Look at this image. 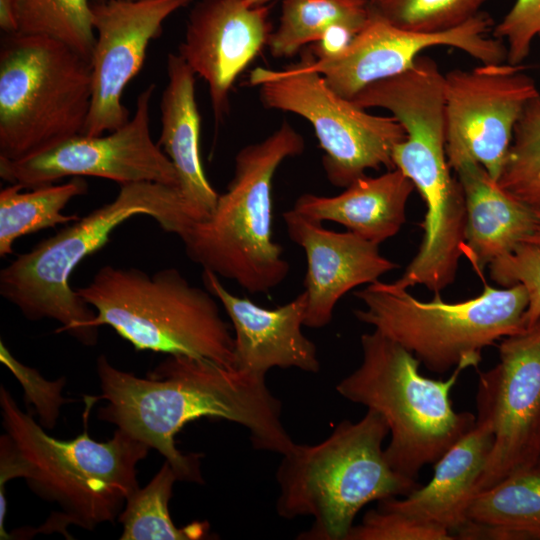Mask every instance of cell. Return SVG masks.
Segmentation results:
<instances>
[{"label": "cell", "mask_w": 540, "mask_h": 540, "mask_svg": "<svg viewBox=\"0 0 540 540\" xmlns=\"http://www.w3.org/2000/svg\"><path fill=\"white\" fill-rule=\"evenodd\" d=\"M24 189L17 184L0 191V256L13 254L14 242L27 234L58 224H70L80 217L65 215L62 211L74 197L87 192L82 177L68 182Z\"/></svg>", "instance_id": "obj_22"}, {"label": "cell", "mask_w": 540, "mask_h": 540, "mask_svg": "<svg viewBox=\"0 0 540 540\" xmlns=\"http://www.w3.org/2000/svg\"><path fill=\"white\" fill-rule=\"evenodd\" d=\"M176 481V472L165 460L148 485L129 496L118 516L123 526L121 540H199L209 536L207 521H194L183 527L173 523L168 503Z\"/></svg>", "instance_id": "obj_25"}, {"label": "cell", "mask_w": 540, "mask_h": 540, "mask_svg": "<svg viewBox=\"0 0 540 540\" xmlns=\"http://www.w3.org/2000/svg\"><path fill=\"white\" fill-rule=\"evenodd\" d=\"M0 361L14 374L25 391L26 404H33L39 416L40 425L51 429L60 415V407L69 402L62 396L65 377L56 381L46 380L37 370L19 362L0 342Z\"/></svg>", "instance_id": "obj_31"}, {"label": "cell", "mask_w": 540, "mask_h": 540, "mask_svg": "<svg viewBox=\"0 0 540 540\" xmlns=\"http://www.w3.org/2000/svg\"><path fill=\"white\" fill-rule=\"evenodd\" d=\"M360 342L362 362L336 390L384 418L391 434L387 463L417 480L424 466L434 465L476 423L474 414L455 411L450 398L467 367L458 365L446 380L432 379L420 373L413 353L379 331L362 334Z\"/></svg>", "instance_id": "obj_7"}, {"label": "cell", "mask_w": 540, "mask_h": 540, "mask_svg": "<svg viewBox=\"0 0 540 540\" xmlns=\"http://www.w3.org/2000/svg\"><path fill=\"white\" fill-rule=\"evenodd\" d=\"M493 36L506 42V62L522 64L530 53L533 40L540 38V0H516L502 20L494 25Z\"/></svg>", "instance_id": "obj_32"}, {"label": "cell", "mask_w": 540, "mask_h": 540, "mask_svg": "<svg viewBox=\"0 0 540 540\" xmlns=\"http://www.w3.org/2000/svg\"><path fill=\"white\" fill-rule=\"evenodd\" d=\"M498 185L513 198L540 212V94L518 119Z\"/></svg>", "instance_id": "obj_27"}, {"label": "cell", "mask_w": 540, "mask_h": 540, "mask_svg": "<svg viewBox=\"0 0 540 540\" xmlns=\"http://www.w3.org/2000/svg\"><path fill=\"white\" fill-rule=\"evenodd\" d=\"M529 243L540 247V212H537V225L534 235L530 239Z\"/></svg>", "instance_id": "obj_34"}, {"label": "cell", "mask_w": 540, "mask_h": 540, "mask_svg": "<svg viewBox=\"0 0 540 540\" xmlns=\"http://www.w3.org/2000/svg\"><path fill=\"white\" fill-rule=\"evenodd\" d=\"M490 276L497 284L510 287L521 284L528 294L524 315L525 328L540 317V247L521 243L490 265Z\"/></svg>", "instance_id": "obj_30"}, {"label": "cell", "mask_w": 540, "mask_h": 540, "mask_svg": "<svg viewBox=\"0 0 540 540\" xmlns=\"http://www.w3.org/2000/svg\"><path fill=\"white\" fill-rule=\"evenodd\" d=\"M0 406L5 429L0 439V495H5L9 480L21 477L38 496L60 508L31 535L60 532L70 538L69 525L93 530L120 515L139 488L136 466L151 449L146 443L118 428L106 442L90 438L86 429L71 440L51 437L4 386Z\"/></svg>", "instance_id": "obj_2"}, {"label": "cell", "mask_w": 540, "mask_h": 540, "mask_svg": "<svg viewBox=\"0 0 540 540\" xmlns=\"http://www.w3.org/2000/svg\"><path fill=\"white\" fill-rule=\"evenodd\" d=\"M17 0H0V28L4 34L17 32Z\"/></svg>", "instance_id": "obj_33"}, {"label": "cell", "mask_w": 540, "mask_h": 540, "mask_svg": "<svg viewBox=\"0 0 540 540\" xmlns=\"http://www.w3.org/2000/svg\"><path fill=\"white\" fill-rule=\"evenodd\" d=\"M249 82L258 87L265 107L297 114L312 125L334 186L346 188L368 169H395L393 152L406 138L404 127L393 116L368 113L337 94L301 57L283 69L257 67Z\"/></svg>", "instance_id": "obj_10"}, {"label": "cell", "mask_w": 540, "mask_h": 540, "mask_svg": "<svg viewBox=\"0 0 540 540\" xmlns=\"http://www.w3.org/2000/svg\"><path fill=\"white\" fill-rule=\"evenodd\" d=\"M415 189L399 169L362 176L335 196H299L292 209L316 221H332L380 244L396 235L406 221V204Z\"/></svg>", "instance_id": "obj_21"}, {"label": "cell", "mask_w": 540, "mask_h": 540, "mask_svg": "<svg viewBox=\"0 0 540 540\" xmlns=\"http://www.w3.org/2000/svg\"><path fill=\"white\" fill-rule=\"evenodd\" d=\"M365 305L355 317L409 350L431 372L444 374L458 365L477 368L482 350L525 329V287L485 285L483 292L460 302L439 293L420 301L407 289L379 280L355 292Z\"/></svg>", "instance_id": "obj_8"}, {"label": "cell", "mask_w": 540, "mask_h": 540, "mask_svg": "<svg viewBox=\"0 0 540 540\" xmlns=\"http://www.w3.org/2000/svg\"><path fill=\"white\" fill-rule=\"evenodd\" d=\"M388 434L384 418L368 409L357 422L341 421L323 441L296 444L283 455L276 471V511L286 519L313 518L298 539L346 540L366 504L419 487L387 463L382 443Z\"/></svg>", "instance_id": "obj_4"}, {"label": "cell", "mask_w": 540, "mask_h": 540, "mask_svg": "<svg viewBox=\"0 0 540 540\" xmlns=\"http://www.w3.org/2000/svg\"><path fill=\"white\" fill-rule=\"evenodd\" d=\"M525 66L481 63L444 74L446 155L454 171L480 164L497 181L515 125L526 104L540 93Z\"/></svg>", "instance_id": "obj_13"}, {"label": "cell", "mask_w": 540, "mask_h": 540, "mask_svg": "<svg viewBox=\"0 0 540 540\" xmlns=\"http://www.w3.org/2000/svg\"><path fill=\"white\" fill-rule=\"evenodd\" d=\"M476 405V421L493 433L478 493L532 470L540 456V317L503 338L499 362L478 373Z\"/></svg>", "instance_id": "obj_11"}, {"label": "cell", "mask_w": 540, "mask_h": 540, "mask_svg": "<svg viewBox=\"0 0 540 540\" xmlns=\"http://www.w3.org/2000/svg\"><path fill=\"white\" fill-rule=\"evenodd\" d=\"M454 173L466 203L463 255L482 275L494 260L530 241L537 225V212L505 192L476 162H464Z\"/></svg>", "instance_id": "obj_20"}, {"label": "cell", "mask_w": 540, "mask_h": 540, "mask_svg": "<svg viewBox=\"0 0 540 540\" xmlns=\"http://www.w3.org/2000/svg\"><path fill=\"white\" fill-rule=\"evenodd\" d=\"M269 14L268 4L200 0L188 16L178 54L206 81L217 122L229 111L235 80L268 43Z\"/></svg>", "instance_id": "obj_15"}, {"label": "cell", "mask_w": 540, "mask_h": 540, "mask_svg": "<svg viewBox=\"0 0 540 540\" xmlns=\"http://www.w3.org/2000/svg\"><path fill=\"white\" fill-rule=\"evenodd\" d=\"M369 15L368 0H282L279 24L267 46L274 57H291L335 26L359 32Z\"/></svg>", "instance_id": "obj_23"}, {"label": "cell", "mask_w": 540, "mask_h": 540, "mask_svg": "<svg viewBox=\"0 0 540 540\" xmlns=\"http://www.w3.org/2000/svg\"><path fill=\"white\" fill-rule=\"evenodd\" d=\"M100 1H108V0H98V2H100Z\"/></svg>", "instance_id": "obj_37"}, {"label": "cell", "mask_w": 540, "mask_h": 540, "mask_svg": "<svg viewBox=\"0 0 540 540\" xmlns=\"http://www.w3.org/2000/svg\"><path fill=\"white\" fill-rule=\"evenodd\" d=\"M76 291L95 309L93 328L110 326L138 351L235 367L234 336L214 295L190 284L176 268L148 275L106 265Z\"/></svg>", "instance_id": "obj_6"}, {"label": "cell", "mask_w": 540, "mask_h": 540, "mask_svg": "<svg viewBox=\"0 0 540 540\" xmlns=\"http://www.w3.org/2000/svg\"><path fill=\"white\" fill-rule=\"evenodd\" d=\"M139 215L181 237L192 224L176 186L156 182L120 185L117 196L53 236L18 255L0 272V294L28 319H53L84 345H94L95 312L70 284L76 267L110 240L112 232Z\"/></svg>", "instance_id": "obj_3"}, {"label": "cell", "mask_w": 540, "mask_h": 540, "mask_svg": "<svg viewBox=\"0 0 540 540\" xmlns=\"http://www.w3.org/2000/svg\"><path fill=\"white\" fill-rule=\"evenodd\" d=\"M446 529L377 506L353 525L346 540H454Z\"/></svg>", "instance_id": "obj_29"}, {"label": "cell", "mask_w": 540, "mask_h": 540, "mask_svg": "<svg viewBox=\"0 0 540 540\" xmlns=\"http://www.w3.org/2000/svg\"><path fill=\"white\" fill-rule=\"evenodd\" d=\"M96 370L101 395L85 397L100 420L112 423L156 449L179 481L203 483L199 455H185L175 436L189 422L207 417L244 426L255 449L289 453L296 443L281 421V402L268 389L265 375L187 356L169 355L146 378L121 371L104 355Z\"/></svg>", "instance_id": "obj_1"}, {"label": "cell", "mask_w": 540, "mask_h": 540, "mask_svg": "<svg viewBox=\"0 0 540 540\" xmlns=\"http://www.w3.org/2000/svg\"><path fill=\"white\" fill-rule=\"evenodd\" d=\"M272 0H245L249 6H261L270 3Z\"/></svg>", "instance_id": "obj_35"}, {"label": "cell", "mask_w": 540, "mask_h": 540, "mask_svg": "<svg viewBox=\"0 0 540 540\" xmlns=\"http://www.w3.org/2000/svg\"><path fill=\"white\" fill-rule=\"evenodd\" d=\"M202 280L231 321L236 368L262 375L276 367L310 373L320 370L317 347L302 332L307 308L305 291L270 309L234 295L210 270L203 269Z\"/></svg>", "instance_id": "obj_17"}, {"label": "cell", "mask_w": 540, "mask_h": 540, "mask_svg": "<svg viewBox=\"0 0 540 540\" xmlns=\"http://www.w3.org/2000/svg\"><path fill=\"white\" fill-rule=\"evenodd\" d=\"M90 61L54 39L5 34L0 48V158L20 159L83 134Z\"/></svg>", "instance_id": "obj_9"}, {"label": "cell", "mask_w": 540, "mask_h": 540, "mask_svg": "<svg viewBox=\"0 0 540 540\" xmlns=\"http://www.w3.org/2000/svg\"><path fill=\"white\" fill-rule=\"evenodd\" d=\"M492 446L491 428L476 421L434 464L428 484L417 487L404 498L382 499L378 506L440 526L454 536L468 521V510Z\"/></svg>", "instance_id": "obj_19"}, {"label": "cell", "mask_w": 540, "mask_h": 540, "mask_svg": "<svg viewBox=\"0 0 540 540\" xmlns=\"http://www.w3.org/2000/svg\"><path fill=\"white\" fill-rule=\"evenodd\" d=\"M151 84L138 96L135 113L107 135L79 134L29 156L0 158V176L24 189L65 177L93 176L122 184L156 182L178 187L176 170L150 131Z\"/></svg>", "instance_id": "obj_12"}, {"label": "cell", "mask_w": 540, "mask_h": 540, "mask_svg": "<svg viewBox=\"0 0 540 540\" xmlns=\"http://www.w3.org/2000/svg\"><path fill=\"white\" fill-rule=\"evenodd\" d=\"M468 520L497 526L505 540H540V473L514 474L479 491Z\"/></svg>", "instance_id": "obj_24"}, {"label": "cell", "mask_w": 540, "mask_h": 540, "mask_svg": "<svg viewBox=\"0 0 540 540\" xmlns=\"http://www.w3.org/2000/svg\"><path fill=\"white\" fill-rule=\"evenodd\" d=\"M192 0H108L93 3L95 45L90 59L92 98L84 135L112 132L129 120L122 103L141 70L150 42L173 13Z\"/></svg>", "instance_id": "obj_14"}, {"label": "cell", "mask_w": 540, "mask_h": 540, "mask_svg": "<svg viewBox=\"0 0 540 540\" xmlns=\"http://www.w3.org/2000/svg\"><path fill=\"white\" fill-rule=\"evenodd\" d=\"M90 0H17V33L59 41L90 61L95 45Z\"/></svg>", "instance_id": "obj_26"}, {"label": "cell", "mask_w": 540, "mask_h": 540, "mask_svg": "<svg viewBox=\"0 0 540 540\" xmlns=\"http://www.w3.org/2000/svg\"><path fill=\"white\" fill-rule=\"evenodd\" d=\"M289 238L303 248L307 271L304 326L322 328L337 302L351 289L371 284L398 267L382 256L378 244L351 231L335 232L293 209L282 213Z\"/></svg>", "instance_id": "obj_16"}, {"label": "cell", "mask_w": 540, "mask_h": 540, "mask_svg": "<svg viewBox=\"0 0 540 540\" xmlns=\"http://www.w3.org/2000/svg\"><path fill=\"white\" fill-rule=\"evenodd\" d=\"M305 142L288 122L241 148L234 175L213 213L180 237L187 256L203 269L253 294L268 293L289 273L283 249L272 236V183L280 164L300 155Z\"/></svg>", "instance_id": "obj_5"}, {"label": "cell", "mask_w": 540, "mask_h": 540, "mask_svg": "<svg viewBox=\"0 0 540 540\" xmlns=\"http://www.w3.org/2000/svg\"><path fill=\"white\" fill-rule=\"evenodd\" d=\"M168 83L160 101L159 147L172 162L178 189L192 222L213 213L219 194L208 181L200 155V114L195 97V73L177 53L167 56Z\"/></svg>", "instance_id": "obj_18"}, {"label": "cell", "mask_w": 540, "mask_h": 540, "mask_svg": "<svg viewBox=\"0 0 540 540\" xmlns=\"http://www.w3.org/2000/svg\"><path fill=\"white\" fill-rule=\"evenodd\" d=\"M532 470H534L535 472L540 473V456H539V458H538V460H537V462H536V464H535V466H534V468Z\"/></svg>", "instance_id": "obj_36"}, {"label": "cell", "mask_w": 540, "mask_h": 540, "mask_svg": "<svg viewBox=\"0 0 540 540\" xmlns=\"http://www.w3.org/2000/svg\"><path fill=\"white\" fill-rule=\"evenodd\" d=\"M490 0H368L371 13L412 31L454 29L481 12Z\"/></svg>", "instance_id": "obj_28"}]
</instances>
